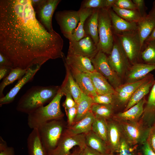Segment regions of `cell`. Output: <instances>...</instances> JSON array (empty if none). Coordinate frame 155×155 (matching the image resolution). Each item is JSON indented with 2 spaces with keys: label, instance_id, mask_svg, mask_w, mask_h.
I'll list each match as a JSON object with an SVG mask.
<instances>
[{
  "label": "cell",
  "instance_id": "obj_54",
  "mask_svg": "<svg viewBox=\"0 0 155 155\" xmlns=\"http://www.w3.org/2000/svg\"><path fill=\"white\" fill-rule=\"evenodd\" d=\"M149 14L155 17V11H153L151 10Z\"/></svg>",
  "mask_w": 155,
  "mask_h": 155
},
{
  "label": "cell",
  "instance_id": "obj_31",
  "mask_svg": "<svg viewBox=\"0 0 155 155\" xmlns=\"http://www.w3.org/2000/svg\"><path fill=\"white\" fill-rule=\"evenodd\" d=\"M94 103L91 97L82 92L77 103V113L73 124L81 119L91 111Z\"/></svg>",
  "mask_w": 155,
  "mask_h": 155
},
{
  "label": "cell",
  "instance_id": "obj_56",
  "mask_svg": "<svg viewBox=\"0 0 155 155\" xmlns=\"http://www.w3.org/2000/svg\"><path fill=\"white\" fill-rule=\"evenodd\" d=\"M79 155H85L84 152V150H82L81 151Z\"/></svg>",
  "mask_w": 155,
  "mask_h": 155
},
{
  "label": "cell",
  "instance_id": "obj_38",
  "mask_svg": "<svg viewBox=\"0 0 155 155\" xmlns=\"http://www.w3.org/2000/svg\"><path fill=\"white\" fill-rule=\"evenodd\" d=\"M137 146H131L122 137L119 149L117 152L119 155H142L137 150Z\"/></svg>",
  "mask_w": 155,
  "mask_h": 155
},
{
  "label": "cell",
  "instance_id": "obj_35",
  "mask_svg": "<svg viewBox=\"0 0 155 155\" xmlns=\"http://www.w3.org/2000/svg\"><path fill=\"white\" fill-rule=\"evenodd\" d=\"M112 9L118 16L129 22L137 23L142 18L137 10L121 9L115 5Z\"/></svg>",
  "mask_w": 155,
  "mask_h": 155
},
{
  "label": "cell",
  "instance_id": "obj_2",
  "mask_svg": "<svg viewBox=\"0 0 155 155\" xmlns=\"http://www.w3.org/2000/svg\"><path fill=\"white\" fill-rule=\"evenodd\" d=\"M60 88V86H32L21 97L16 109L19 112L28 114L51 102Z\"/></svg>",
  "mask_w": 155,
  "mask_h": 155
},
{
  "label": "cell",
  "instance_id": "obj_15",
  "mask_svg": "<svg viewBox=\"0 0 155 155\" xmlns=\"http://www.w3.org/2000/svg\"><path fill=\"white\" fill-rule=\"evenodd\" d=\"M155 70V65L139 62L131 65L127 71L123 84L136 82L145 78Z\"/></svg>",
  "mask_w": 155,
  "mask_h": 155
},
{
  "label": "cell",
  "instance_id": "obj_39",
  "mask_svg": "<svg viewBox=\"0 0 155 155\" xmlns=\"http://www.w3.org/2000/svg\"><path fill=\"white\" fill-rule=\"evenodd\" d=\"M106 0H85L81 3L80 9L104 8Z\"/></svg>",
  "mask_w": 155,
  "mask_h": 155
},
{
  "label": "cell",
  "instance_id": "obj_55",
  "mask_svg": "<svg viewBox=\"0 0 155 155\" xmlns=\"http://www.w3.org/2000/svg\"><path fill=\"white\" fill-rule=\"evenodd\" d=\"M151 11H155V0L153 3V7Z\"/></svg>",
  "mask_w": 155,
  "mask_h": 155
},
{
  "label": "cell",
  "instance_id": "obj_34",
  "mask_svg": "<svg viewBox=\"0 0 155 155\" xmlns=\"http://www.w3.org/2000/svg\"><path fill=\"white\" fill-rule=\"evenodd\" d=\"M27 70L19 68H11L8 74L4 78L0 84V98L4 96L3 92L5 88L17 80H21L25 74Z\"/></svg>",
  "mask_w": 155,
  "mask_h": 155
},
{
  "label": "cell",
  "instance_id": "obj_20",
  "mask_svg": "<svg viewBox=\"0 0 155 155\" xmlns=\"http://www.w3.org/2000/svg\"><path fill=\"white\" fill-rule=\"evenodd\" d=\"M140 119L144 124L148 127H151L155 124V77L154 83L145 104Z\"/></svg>",
  "mask_w": 155,
  "mask_h": 155
},
{
  "label": "cell",
  "instance_id": "obj_29",
  "mask_svg": "<svg viewBox=\"0 0 155 155\" xmlns=\"http://www.w3.org/2000/svg\"><path fill=\"white\" fill-rule=\"evenodd\" d=\"M85 142L86 146L103 155H107L111 153L106 143L91 130L86 134Z\"/></svg>",
  "mask_w": 155,
  "mask_h": 155
},
{
  "label": "cell",
  "instance_id": "obj_14",
  "mask_svg": "<svg viewBox=\"0 0 155 155\" xmlns=\"http://www.w3.org/2000/svg\"><path fill=\"white\" fill-rule=\"evenodd\" d=\"M41 66L40 65H34L28 69L24 75L18 81L14 86L6 95L0 98V106L12 102L21 88L26 83L31 81Z\"/></svg>",
  "mask_w": 155,
  "mask_h": 155
},
{
  "label": "cell",
  "instance_id": "obj_19",
  "mask_svg": "<svg viewBox=\"0 0 155 155\" xmlns=\"http://www.w3.org/2000/svg\"><path fill=\"white\" fill-rule=\"evenodd\" d=\"M146 102L145 97L137 103L128 110L115 113L112 119L117 121H138L143 113L144 106Z\"/></svg>",
  "mask_w": 155,
  "mask_h": 155
},
{
  "label": "cell",
  "instance_id": "obj_13",
  "mask_svg": "<svg viewBox=\"0 0 155 155\" xmlns=\"http://www.w3.org/2000/svg\"><path fill=\"white\" fill-rule=\"evenodd\" d=\"M61 0H42L37 7L34 8L38 20L49 32L55 31L52 24L53 13Z\"/></svg>",
  "mask_w": 155,
  "mask_h": 155
},
{
  "label": "cell",
  "instance_id": "obj_8",
  "mask_svg": "<svg viewBox=\"0 0 155 155\" xmlns=\"http://www.w3.org/2000/svg\"><path fill=\"white\" fill-rule=\"evenodd\" d=\"M116 36L119 40L131 65L140 62L142 47L137 30L125 32Z\"/></svg>",
  "mask_w": 155,
  "mask_h": 155
},
{
  "label": "cell",
  "instance_id": "obj_17",
  "mask_svg": "<svg viewBox=\"0 0 155 155\" xmlns=\"http://www.w3.org/2000/svg\"><path fill=\"white\" fill-rule=\"evenodd\" d=\"M95 118L90 111L81 119L70 126H67L63 132L70 136L86 134L91 130L92 126Z\"/></svg>",
  "mask_w": 155,
  "mask_h": 155
},
{
  "label": "cell",
  "instance_id": "obj_22",
  "mask_svg": "<svg viewBox=\"0 0 155 155\" xmlns=\"http://www.w3.org/2000/svg\"><path fill=\"white\" fill-rule=\"evenodd\" d=\"M68 66L82 92L92 97L96 95L91 80L88 74Z\"/></svg>",
  "mask_w": 155,
  "mask_h": 155
},
{
  "label": "cell",
  "instance_id": "obj_16",
  "mask_svg": "<svg viewBox=\"0 0 155 155\" xmlns=\"http://www.w3.org/2000/svg\"><path fill=\"white\" fill-rule=\"evenodd\" d=\"M107 144L111 153H117L122 137L118 122L112 119L107 120Z\"/></svg>",
  "mask_w": 155,
  "mask_h": 155
},
{
  "label": "cell",
  "instance_id": "obj_21",
  "mask_svg": "<svg viewBox=\"0 0 155 155\" xmlns=\"http://www.w3.org/2000/svg\"><path fill=\"white\" fill-rule=\"evenodd\" d=\"M66 70L65 78L60 86L61 89L64 94H71L76 104L82 93L81 90L74 79L71 71L68 66L64 63Z\"/></svg>",
  "mask_w": 155,
  "mask_h": 155
},
{
  "label": "cell",
  "instance_id": "obj_41",
  "mask_svg": "<svg viewBox=\"0 0 155 155\" xmlns=\"http://www.w3.org/2000/svg\"><path fill=\"white\" fill-rule=\"evenodd\" d=\"M114 5L121 9L137 10L135 5L131 0H116Z\"/></svg>",
  "mask_w": 155,
  "mask_h": 155
},
{
  "label": "cell",
  "instance_id": "obj_4",
  "mask_svg": "<svg viewBox=\"0 0 155 155\" xmlns=\"http://www.w3.org/2000/svg\"><path fill=\"white\" fill-rule=\"evenodd\" d=\"M67 125L62 118L49 121L37 128L47 154L56 147Z\"/></svg>",
  "mask_w": 155,
  "mask_h": 155
},
{
  "label": "cell",
  "instance_id": "obj_5",
  "mask_svg": "<svg viewBox=\"0 0 155 155\" xmlns=\"http://www.w3.org/2000/svg\"><path fill=\"white\" fill-rule=\"evenodd\" d=\"M98 20L99 39L97 45L98 50L108 55L112 50L114 40L108 10L104 8L99 9Z\"/></svg>",
  "mask_w": 155,
  "mask_h": 155
},
{
  "label": "cell",
  "instance_id": "obj_45",
  "mask_svg": "<svg viewBox=\"0 0 155 155\" xmlns=\"http://www.w3.org/2000/svg\"><path fill=\"white\" fill-rule=\"evenodd\" d=\"M132 1L135 5L137 10L140 14L142 17L146 16V9L144 0H133Z\"/></svg>",
  "mask_w": 155,
  "mask_h": 155
},
{
  "label": "cell",
  "instance_id": "obj_49",
  "mask_svg": "<svg viewBox=\"0 0 155 155\" xmlns=\"http://www.w3.org/2000/svg\"><path fill=\"white\" fill-rule=\"evenodd\" d=\"M85 155H103L100 152L86 146L84 150Z\"/></svg>",
  "mask_w": 155,
  "mask_h": 155
},
{
  "label": "cell",
  "instance_id": "obj_58",
  "mask_svg": "<svg viewBox=\"0 0 155 155\" xmlns=\"http://www.w3.org/2000/svg\"><path fill=\"white\" fill-rule=\"evenodd\" d=\"M47 155H51L50 154H47Z\"/></svg>",
  "mask_w": 155,
  "mask_h": 155
},
{
  "label": "cell",
  "instance_id": "obj_24",
  "mask_svg": "<svg viewBox=\"0 0 155 155\" xmlns=\"http://www.w3.org/2000/svg\"><path fill=\"white\" fill-rule=\"evenodd\" d=\"M90 76L97 94H113L116 91L107 80L96 71L87 73Z\"/></svg>",
  "mask_w": 155,
  "mask_h": 155
},
{
  "label": "cell",
  "instance_id": "obj_6",
  "mask_svg": "<svg viewBox=\"0 0 155 155\" xmlns=\"http://www.w3.org/2000/svg\"><path fill=\"white\" fill-rule=\"evenodd\" d=\"M117 122L120 128L122 137L130 145H142L146 141L151 127L145 126L140 118L136 121Z\"/></svg>",
  "mask_w": 155,
  "mask_h": 155
},
{
  "label": "cell",
  "instance_id": "obj_11",
  "mask_svg": "<svg viewBox=\"0 0 155 155\" xmlns=\"http://www.w3.org/2000/svg\"><path fill=\"white\" fill-rule=\"evenodd\" d=\"M86 134L70 136L63 132L56 147L47 154L51 155H70L71 150L77 146L82 150L86 147Z\"/></svg>",
  "mask_w": 155,
  "mask_h": 155
},
{
  "label": "cell",
  "instance_id": "obj_30",
  "mask_svg": "<svg viewBox=\"0 0 155 155\" xmlns=\"http://www.w3.org/2000/svg\"><path fill=\"white\" fill-rule=\"evenodd\" d=\"M93 9L92 8H80L78 10L80 20L77 28L69 41H78L86 36L84 30L85 22L87 18L92 13Z\"/></svg>",
  "mask_w": 155,
  "mask_h": 155
},
{
  "label": "cell",
  "instance_id": "obj_10",
  "mask_svg": "<svg viewBox=\"0 0 155 155\" xmlns=\"http://www.w3.org/2000/svg\"><path fill=\"white\" fill-rule=\"evenodd\" d=\"M55 18L61 33L69 40L77 28L80 20L78 11H58L55 13Z\"/></svg>",
  "mask_w": 155,
  "mask_h": 155
},
{
  "label": "cell",
  "instance_id": "obj_9",
  "mask_svg": "<svg viewBox=\"0 0 155 155\" xmlns=\"http://www.w3.org/2000/svg\"><path fill=\"white\" fill-rule=\"evenodd\" d=\"M91 60L96 71L106 78L115 89L123 84L122 79L109 65L106 54L98 51Z\"/></svg>",
  "mask_w": 155,
  "mask_h": 155
},
{
  "label": "cell",
  "instance_id": "obj_37",
  "mask_svg": "<svg viewBox=\"0 0 155 155\" xmlns=\"http://www.w3.org/2000/svg\"><path fill=\"white\" fill-rule=\"evenodd\" d=\"M153 75L150 73L141 80L135 82L123 84L115 89V91L116 92L122 91L132 94L140 86L150 79Z\"/></svg>",
  "mask_w": 155,
  "mask_h": 155
},
{
  "label": "cell",
  "instance_id": "obj_44",
  "mask_svg": "<svg viewBox=\"0 0 155 155\" xmlns=\"http://www.w3.org/2000/svg\"><path fill=\"white\" fill-rule=\"evenodd\" d=\"M65 96H66L65 99L62 104L65 110L77 106L76 103L71 94L67 93Z\"/></svg>",
  "mask_w": 155,
  "mask_h": 155
},
{
  "label": "cell",
  "instance_id": "obj_43",
  "mask_svg": "<svg viewBox=\"0 0 155 155\" xmlns=\"http://www.w3.org/2000/svg\"><path fill=\"white\" fill-rule=\"evenodd\" d=\"M146 142L155 153V124L150 128Z\"/></svg>",
  "mask_w": 155,
  "mask_h": 155
},
{
  "label": "cell",
  "instance_id": "obj_28",
  "mask_svg": "<svg viewBox=\"0 0 155 155\" xmlns=\"http://www.w3.org/2000/svg\"><path fill=\"white\" fill-rule=\"evenodd\" d=\"M154 82V77L153 75L133 93L126 106L123 111L130 108L145 97L150 92Z\"/></svg>",
  "mask_w": 155,
  "mask_h": 155
},
{
  "label": "cell",
  "instance_id": "obj_1",
  "mask_svg": "<svg viewBox=\"0 0 155 155\" xmlns=\"http://www.w3.org/2000/svg\"><path fill=\"white\" fill-rule=\"evenodd\" d=\"M59 34L37 18L31 0H0V53L12 68L27 70L64 56Z\"/></svg>",
  "mask_w": 155,
  "mask_h": 155
},
{
  "label": "cell",
  "instance_id": "obj_53",
  "mask_svg": "<svg viewBox=\"0 0 155 155\" xmlns=\"http://www.w3.org/2000/svg\"><path fill=\"white\" fill-rule=\"evenodd\" d=\"M82 150L79 147L72 152L70 155H79Z\"/></svg>",
  "mask_w": 155,
  "mask_h": 155
},
{
  "label": "cell",
  "instance_id": "obj_51",
  "mask_svg": "<svg viewBox=\"0 0 155 155\" xmlns=\"http://www.w3.org/2000/svg\"><path fill=\"white\" fill-rule=\"evenodd\" d=\"M116 0H106L105 9L107 10L112 8L114 5Z\"/></svg>",
  "mask_w": 155,
  "mask_h": 155
},
{
  "label": "cell",
  "instance_id": "obj_52",
  "mask_svg": "<svg viewBox=\"0 0 155 155\" xmlns=\"http://www.w3.org/2000/svg\"><path fill=\"white\" fill-rule=\"evenodd\" d=\"M153 41H155V27L150 34L146 39L145 42Z\"/></svg>",
  "mask_w": 155,
  "mask_h": 155
},
{
  "label": "cell",
  "instance_id": "obj_7",
  "mask_svg": "<svg viewBox=\"0 0 155 155\" xmlns=\"http://www.w3.org/2000/svg\"><path fill=\"white\" fill-rule=\"evenodd\" d=\"M113 48L107 56L108 64L123 81L125 73L131 65L118 36L114 34Z\"/></svg>",
  "mask_w": 155,
  "mask_h": 155
},
{
  "label": "cell",
  "instance_id": "obj_36",
  "mask_svg": "<svg viewBox=\"0 0 155 155\" xmlns=\"http://www.w3.org/2000/svg\"><path fill=\"white\" fill-rule=\"evenodd\" d=\"M107 120L101 118H95L91 127V130L107 144Z\"/></svg>",
  "mask_w": 155,
  "mask_h": 155
},
{
  "label": "cell",
  "instance_id": "obj_42",
  "mask_svg": "<svg viewBox=\"0 0 155 155\" xmlns=\"http://www.w3.org/2000/svg\"><path fill=\"white\" fill-rule=\"evenodd\" d=\"M67 117V127L72 125L73 123L77 113V106L65 110Z\"/></svg>",
  "mask_w": 155,
  "mask_h": 155
},
{
  "label": "cell",
  "instance_id": "obj_40",
  "mask_svg": "<svg viewBox=\"0 0 155 155\" xmlns=\"http://www.w3.org/2000/svg\"><path fill=\"white\" fill-rule=\"evenodd\" d=\"M94 103L100 104H111L113 100V94H97L92 97Z\"/></svg>",
  "mask_w": 155,
  "mask_h": 155
},
{
  "label": "cell",
  "instance_id": "obj_33",
  "mask_svg": "<svg viewBox=\"0 0 155 155\" xmlns=\"http://www.w3.org/2000/svg\"><path fill=\"white\" fill-rule=\"evenodd\" d=\"M91 111L95 118H103L106 120L112 119L115 111L111 104L94 103Z\"/></svg>",
  "mask_w": 155,
  "mask_h": 155
},
{
  "label": "cell",
  "instance_id": "obj_50",
  "mask_svg": "<svg viewBox=\"0 0 155 155\" xmlns=\"http://www.w3.org/2000/svg\"><path fill=\"white\" fill-rule=\"evenodd\" d=\"M0 66H7L12 68L11 64L7 59L3 55L0 53Z\"/></svg>",
  "mask_w": 155,
  "mask_h": 155
},
{
  "label": "cell",
  "instance_id": "obj_48",
  "mask_svg": "<svg viewBox=\"0 0 155 155\" xmlns=\"http://www.w3.org/2000/svg\"><path fill=\"white\" fill-rule=\"evenodd\" d=\"M12 68L10 67L0 66V80L3 79L6 77L10 72Z\"/></svg>",
  "mask_w": 155,
  "mask_h": 155
},
{
  "label": "cell",
  "instance_id": "obj_12",
  "mask_svg": "<svg viewBox=\"0 0 155 155\" xmlns=\"http://www.w3.org/2000/svg\"><path fill=\"white\" fill-rule=\"evenodd\" d=\"M98 50L97 45L88 36L78 41H69L67 54L86 57L90 59L96 55Z\"/></svg>",
  "mask_w": 155,
  "mask_h": 155
},
{
  "label": "cell",
  "instance_id": "obj_25",
  "mask_svg": "<svg viewBox=\"0 0 155 155\" xmlns=\"http://www.w3.org/2000/svg\"><path fill=\"white\" fill-rule=\"evenodd\" d=\"M137 31L142 47L155 27V17L148 14L142 17L137 23Z\"/></svg>",
  "mask_w": 155,
  "mask_h": 155
},
{
  "label": "cell",
  "instance_id": "obj_3",
  "mask_svg": "<svg viewBox=\"0 0 155 155\" xmlns=\"http://www.w3.org/2000/svg\"><path fill=\"white\" fill-rule=\"evenodd\" d=\"M64 94L60 88L56 95L46 106H42L28 114V125L31 129L37 128L52 120L62 119L64 114L60 107V101Z\"/></svg>",
  "mask_w": 155,
  "mask_h": 155
},
{
  "label": "cell",
  "instance_id": "obj_47",
  "mask_svg": "<svg viewBox=\"0 0 155 155\" xmlns=\"http://www.w3.org/2000/svg\"><path fill=\"white\" fill-rule=\"evenodd\" d=\"M0 155H15L14 149L13 147L7 146L0 149Z\"/></svg>",
  "mask_w": 155,
  "mask_h": 155
},
{
  "label": "cell",
  "instance_id": "obj_23",
  "mask_svg": "<svg viewBox=\"0 0 155 155\" xmlns=\"http://www.w3.org/2000/svg\"><path fill=\"white\" fill-rule=\"evenodd\" d=\"M114 34L137 30V23L128 22L118 16L111 8L108 10Z\"/></svg>",
  "mask_w": 155,
  "mask_h": 155
},
{
  "label": "cell",
  "instance_id": "obj_32",
  "mask_svg": "<svg viewBox=\"0 0 155 155\" xmlns=\"http://www.w3.org/2000/svg\"><path fill=\"white\" fill-rule=\"evenodd\" d=\"M140 62L155 65V41L144 43L140 55Z\"/></svg>",
  "mask_w": 155,
  "mask_h": 155
},
{
  "label": "cell",
  "instance_id": "obj_46",
  "mask_svg": "<svg viewBox=\"0 0 155 155\" xmlns=\"http://www.w3.org/2000/svg\"><path fill=\"white\" fill-rule=\"evenodd\" d=\"M142 150L143 155H155V153L146 141L142 144Z\"/></svg>",
  "mask_w": 155,
  "mask_h": 155
},
{
  "label": "cell",
  "instance_id": "obj_26",
  "mask_svg": "<svg viewBox=\"0 0 155 155\" xmlns=\"http://www.w3.org/2000/svg\"><path fill=\"white\" fill-rule=\"evenodd\" d=\"M29 155H47L41 143L37 128L32 129L27 139Z\"/></svg>",
  "mask_w": 155,
  "mask_h": 155
},
{
  "label": "cell",
  "instance_id": "obj_18",
  "mask_svg": "<svg viewBox=\"0 0 155 155\" xmlns=\"http://www.w3.org/2000/svg\"><path fill=\"white\" fill-rule=\"evenodd\" d=\"M64 63L70 67L86 73H92L96 71L90 59L73 55L67 54L62 58Z\"/></svg>",
  "mask_w": 155,
  "mask_h": 155
},
{
  "label": "cell",
  "instance_id": "obj_27",
  "mask_svg": "<svg viewBox=\"0 0 155 155\" xmlns=\"http://www.w3.org/2000/svg\"><path fill=\"white\" fill-rule=\"evenodd\" d=\"M98 9H93L92 13L86 20L84 30L86 36H90L97 45L99 42L98 29Z\"/></svg>",
  "mask_w": 155,
  "mask_h": 155
},
{
  "label": "cell",
  "instance_id": "obj_57",
  "mask_svg": "<svg viewBox=\"0 0 155 155\" xmlns=\"http://www.w3.org/2000/svg\"><path fill=\"white\" fill-rule=\"evenodd\" d=\"M107 155H114V154H113V153H110L108 154Z\"/></svg>",
  "mask_w": 155,
  "mask_h": 155
}]
</instances>
